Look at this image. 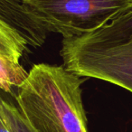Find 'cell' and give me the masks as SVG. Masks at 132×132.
Here are the masks:
<instances>
[{
	"mask_svg": "<svg viewBox=\"0 0 132 132\" xmlns=\"http://www.w3.org/2000/svg\"><path fill=\"white\" fill-rule=\"evenodd\" d=\"M28 47L11 29L0 22V54L18 62Z\"/></svg>",
	"mask_w": 132,
	"mask_h": 132,
	"instance_id": "52a82bcc",
	"label": "cell"
},
{
	"mask_svg": "<svg viewBox=\"0 0 132 132\" xmlns=\"http://www.w3.org/2000/svg\"><path fill=\"white\" fill-rule=\"evenodd\" d=\"M82 82L63 65L35 64L15 101L37 132H88Z\"/></svg>",
	"mask_w": 132,
	"mask_h": 132,
	"instance_id": "6da1fadb",
	"label": "cell"
},
{
	"mask_svg": "<svg viewBox=\"0 0 132 132\" xmlns=\"http://www.w3.org/2000/svg\"><path fill=\"white\" fill-rule=\"evenodd\" d=\"M28 76V72L18 62L0 54V89L11 92L20 87Z\"/></svg>",
	"mask_w": 132,
	"mask_h": 132,
	"instance_id": "5b68a950",
	"label": "cell"
},
{
	"mask_svg": "<svg viewBox=\"0 0 132 132\" xmlns=\"http://www.w3.org/2000/svg\"><path fill=\"white\" fill-rule=\"evenodd\" d=\"M0 114L11 132H37L27 120L16 101H13L0 95Z\"/></svg>",
	"mask_w": 132,
	"mask_h": 132,
	"instance_id": "8992f818",
	"label": "cell"
},
{
	"mask_svg": "<svg viewBox=\"0 0 132 132\" xmlns=\"http://www.w3.org/2000/svg\"><path fill=\"white\" fill-rule=\"evenodd\" d=\"M0 22L27 47H40L45 42L47 31L26 11L23 0H0Z\"/></svg>",
	"mask_w": 132,
	"mask_h": 132,
	"instance_id": "277c9868",
	"label": "cell"
},
{
	"mask_svg": "<svg viewBox=\"0 0 132 132\" xmlns=\"http://www.w3.org/2000/svg\"><path fill=\"white\" fill-rule=\"evenodd\" d=\"M0 132H11L7 125L5 122L3 117L1 116V114H0Z\"/></svg>",
	"mask_w": 132,
	"mask_h": 132,
	"instance_id": "ba28073f",
	"label": "cell"
},
{
	"mask_svg": "<svg viewBox=\"0 0 132 132\" xmlns=\"http://www.w3.org/2000/svg\"><path fill=\"white\" fill-rule=\"evenodd\" d=\"M62 43L60 54L66 70L132 92V4L97 29Z\"/></svg>",
	"mask_w": 132,
	"mask_h": 132,
	"instance_id": "7a4b0ae2",
	"label": "cell"
},
{
	"mask_svg": "<svg viewBox=\"0 0 132 132\" xmlns=\"http://www.w3.org/2000/svg\"><path fill=\"white\" fill-rule=\"evenodd\" d=\"M23 4L46 31L70 38L97 29L132 0H23Z\"/></svg>",
	"mask_w": 132,
	"mask_h": 132,
	"instance_id": "3957f363",
	"label": "cell"
}]
</instances>
